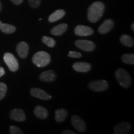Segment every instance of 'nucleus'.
Masks as SVG:
<instances>
[{
	"mask_svg": "<svg viewBox=\"0 0 134 134\" xmlns=\"http://www.w3.org/2000/svg\"><path fill=\"white\" fill-rule=\"evenodd\" d=\"M105 5L101 1H96L90 6L88 10V19L91 23L98 21L104 13Z\"/></svg>",
	"mask_w": 134,
	"mask_h": 134,
	"instance_id": "1",
	"label": "nucleus"
},
{
	"mask_svg": "<svg viewBox=\"0 0 134 134\" xmlns=\"http://www.w3.org/2000/svg\"><path fill=\"white\" fill-rule=\"evenodd\" d=\"M51 61L50 55L44 51H39L35 53L32 57V62L37 67H45Z\"/></svg>",
	"mask_w": 134,
	"mask_h": 134,
	"instance_id": "2",
	"label": "nucleus"
},
{
	"mask_svg": "<svg viewBox=\"0 0 134 134\" xmlns=\"http://www.w3.org/2000/svg\"><path fill=\"white\" fill-rule=\"evenodd\" d=\"M115 77L120 86L124 88H129L131 85L132 79L128 72L124 69L119 68L115 71Z\"/></svg>",
	"mask_w": 134,
	"mask_h": 134,
	"instance_id": "3",
	"label": "nucleus"
},
{
	"mask_svg": "<svg viewBox=\"0 0 134 134\" xmlns=\"http://www.w3.org/2000/svg\"><path fill=\"white\" fill-rule=\"evenodd\" d=\"M3 59H4V62L6 63L10 71L12 72H16L18 71V68H19V63H18L16 58L12 53L6 52L4 55Z\"/></svg>",
	"mask_w": 134,
	"mask_h": 134,
	"instance_id": "4",
	"label": "nucleus"
},
{
	"mask_svg": "<svg viewBox=\"0 0 134 134\" xmlns=\"http://www.w3.org/2000/svg\"><path fill=\"white\" fill-rule=\"evenodd\" d=\"M88 87L93 91L101 92L108 89L109 85L105 80H99L90 82L88 85Z\"/></svg>",
	"mask_w": 134,
	"mask_h": 134,
	"instance_id": "5",
	"label": "nucleus"
},
{
	"mask_svg": "<svg viewBox=\"0 0 134 134\" xmlns=\"http://www.w3.org/2000/svg\"><path fill=\"white\" fill-rule=\"evenodd\" d=\"M75 44L80 49H81L86 52L93 51L95 49V47H96L94 43L92 41H88V40H77V41H75Z\"/></svg>",
	"mask_w": 134,
	"mask_h": 134,
	"instance_id": "6",
	"label": "nucleus"
},
{
	"mask_svg": "<svg viewBox=\"0 0 134 134\" xmlns=\"http://www.w3.org/2000/svg\"><path fill=\"white\" fill-rule=\"evenodd\" d=\"M72 125L79 132L83 133L86 130V125L84 120L78 117V115H73L71 118Z\"/></svg>",
	"mask_w": 134,
	"mask_h": 134,
	"instance_id": "7",
	"label": "nucleus"
},
{
	"mask_svg": "<svg viewBox=\"0 0 134 134\" xmlns=\"http://www.w3.org/2000/svg\"><path fill=\"white\" fill-rule=\"evenodd\" d=\"M131 129L132 125L129 122H122L115 125L113 133L114 134L128 133Z\"/></svg>",
	"mask_w": 134,
	"mask_h": 134,
	"instance_id": "8",
	"label": "nucleus"
},
{
	"mask_svg": "<svg viewBox=\"0 0 134 134\" xmlns=\"http://www.w3.org/2000/svg\"><path fill=\"white\" fill-rule=\"evenodd\" d=\"M94 31L92 28L90 27L78 25L75 29V34L78 36H88L93 34Z\"/></svg>",
	"mask_w": 134,
	"mask_h": 134,
	"instance_id": "9",
	"label": "nucleus"
},
{
	"mask_svg": "<svg viewBox=\"0 0 134 134\" xmlns=\"http://www.w3.org/2000/svg\"><path fill=\"white\" fill-rule=\"evenodd\" d=\"M9 117L12 120L18 122H24L26 119L24 112L21 109H14L11 110Z\"/></svg>",
	"mask_w": 134,
	"mask_h": 134,
	"instance_id": "10",
	"label": "nucleus"
},
{
	"mask_svg": "<svg viewBox=\"0 0 134 134\" xmlns=\"http://www.w3.org/2000/svg\"><path fill=\"white\" fill-rule=\"evenodd\" d=\"M30 93L32 96L42 100H47L52 98V96L47 93L44 90L39 88H32Z\"/></svg>",
	"mask_w": 134,
	"mask_h": 134,
	"instance_id": "11",
	"label": "nucleus"
},
{
	"mask_svg": "<svg viewBox=\"0 0 134 134\" xmlns=\"http://www.w3.org/2000/svg\"><path fill=\"white\" fill-rule=\"evenodd\" d=\"M73 68L75 71L80 73H87L91 69V65L90 63L84 62H78L73 65Z\"/></svg>",
	"mask_w": 134,
	"mask_h": 134,
	"instance_id": "12",
	"label": "nucleus"
},
{
	"mask_svg": "<svg viewBox=\"0 0 134 134\" xmlns=\"http://www.w3.org/2000/svg\"><path fill=\"white\" fill-rule=\"evenodd\" d=\"M29 46L26 42H21L18 44L16 50L18 54L22 58H26L29 53Z\"/></svg>",
	"mask_w": 134,
	"mask_h": 134,
	"instance_id": "13",
	"label": "nucleus"
},
{
	"mask_svg": "<svg viewBox=\"0 0 134 134\" xmlns=\"http://www.w3.org/2000/svg\"><path fill=\"white\" fill-rule=\"evenodd\" d=\"M114 25V21L112 19H108L103 22V23L99 26L98 29V32L102 34L108 33L113 29Z\"/></svg>",
	"mask_w": 134,
	"mask_h": 134,
	"instance_id": "14",
	"label": "nucleus"
},
{
	"mask_svg": "<svg viewBox=\"0 0 134 134\" xmlns=\"http://www.w3.org/2000/svg\"><path fill=\"white\" fill-rule=\"evenodd\" d=\"M39 78L40 80L43 82H52L56 79L57 75L52 70H47L42 72L40 75Z\"/></svg>",
	"mask_w": 134,
	"mask_h": 134,
	"instance_id": "15",
	"label": "nucleus"
},
{
	"mask_svg": "<svg viewBox=\"0 0 134 134\" xmlns=\"http://www.w3.org/2000/svg\"><path fill=\"white\" fill-rule=\"evenodd\" d=\"M34 113L37 118L41 119H45L47 118L48 115V113L47 109L41 105H37L35 108Z\"/></svg>",
	"mask_w": 134,
	"mask_h": 134,
	"instance_id": "16",
	"label": "nucleus"
},
{
	"mask_svg": "<svg viewBox=\"0 0 134 134\" xmlns=\"http://www.w3.org/2000/svg\"><path fill=\"white\" fill-rule=\"evenodd\" d=\"M67 28H68V25L65 23H62L53 27L50 31V32L54 36H61L66 31Z\"/></svg>",
	"mask_w": 134,
	"mask_h": 134,
	"instance_id": "17",
	"label": "nucleus"
},
{
	"mask_svg": "<svg viewBox=\"0 0 134 134\" xmlns=\"http://www.w3.org/2000/svg\"><path fill=\"white\" fill-rule=\"evenodd\" d=\"M65 15V11L63 9H58L53 12L48 18V21L50 23H54L61 19Z\"/></svg>",
	"mask_w": 134,
	"mask_h": 134,
	"instance_id": "18",
	"label": "nucleus"
},
{
	"mask_svg": "<svg viewBox=\"0 0 134 134\" xmlns=\"http://www.w3.org/2000/svg\"><path fill=\"white\" fill-rule=\"evenodd\" d=\"M68 116V112L64 109H59L55 111V120L57 122H62Z\"/></svg>",
	"mask_w": 134,
	"mask_h": 134,
	"instance_id": "19",
	"label": "nucleus"
},
{
	"mask_svg": "<svg viewBox=\"0 0 134 134\" xmlns=\"http://www.w3.org/2000/svg\"><path fill=\"white\" fill-rule=\"evenodd\" d=\"M120 41L122 45L129 47H132L134 45L133 38L127 34L122 35L120 38Z\"/></svg>",
	"mask_w": 134,
	"mask_h": 134,
	"instance_id": "20",
	"label": "nucleus"
},
{
	"mask_svg": "<svg viewBox=\"0 0 134 134\" xmlns=\"http://www.w3.org/2000/svg\"><path fill=\"white\" fill-rule=\"evenodd\" d=\"M0 30L4 34H12L16 31V27L13 25L6 24V23H1V24L0 25Z\"/></svg>",
	"mask_w": 134,
	"mask_h": 134,
	"instance_id": "21",
	"label": "nucleus"
},
{
	"mask_svg": "<svg viewBox=\"0 0 134 134\" xmlns=\"http://www.w3.org/2000/svg\"><path fill=\"white\" fill-rule=\"evenodd\" d=\"M42 42L44 43V44H46L47 46H48V47L50 48L54 47L55 45H56V41H55L53 38L50 37H42Z\"/></svg>",
	"mask_w": 134,
	"mask_h": 134,
	"instance_id": "22",
	"label": "nucleus"
},
{
	"mask_svg": "<svg viewBox=\"0 0 134 134\" xmlns=\"http://www.w3.org/2000/svg\"><path fill=\"white\" fill-rule=\"evenodd\" d=\"M122 60L124 63L126 64H134V55L133 53L124 54L122 56Z\"/></svg>",
	"mask_w": 134,
	"mask_h": 134,
	"instance_id": "23",
	"label": "nucleus"
},
{
	"mask_svg": "<svg viewBox=\"0 0 134 134\" xmlns=\"http://www.w3.org/2000/svg\"><path fill=\"white\" fill-rule=\"evenodd\" d=\"M7 92V86L3 82L0 83V100L4 98Z\"/></svg>",
	"mask_w": 134,
	"mask_h": 134,
	"instance_id": "24",
	"label": "nucleus"
},
{
	"mask_svg": "<svg viewBox=\"0 0 134 134\" xmlns=\"http://www.w3.org/2000/svg\"><path fill=\"white\" fill-rule=\"evenodd\" d=\"M10 130V133L11 134H23V132L22 130L20 129L19 128H18V127L14 126V125H12V126L10 127L9 129Z\"/></svg>",
	"mask_w": 134,
	"mask_h": 134,
	"instance_id": "25",
	"label": "nucleus"
},
{
	"mask_svg": "<svg viewBox=\"0 0 134 134\" xmlns=\"http://www.w3.org/2000/svg\"><path fill=\"white\" fill-rule=\"evenodd\" d=\"M28 1L30 6L33 8H38L41 3V0H28Z\"/></svg>",
	"mask_w": 134,
	"mask_h": 134,
	"instance_id": "26",
	"label": "nucleus"
},
{
	"mask_svg": "<svg viewBox=\"0 0 134 134\" xmlns=\"http://www.w3.org/2000/svg\"><path fill=\"white\" fill-rule=\"evenodd\" d=\"M68 56L70 57H72V58H80L81 57L82 55L81 53L78 52L76 51H70L69 53H68Z\"/></svg>",
	"mask_w": 134,
	"mask_h": 134,
	"instance_id": "27",
	"label": "nucleus"
},
{
	"mask_svg": "<svg viewBox=\"0 0 134 134\" xmlns=\"http://www.w3.org/2000/svg\"><path fill=\"white\" fill-rule=\"evenodd\" d=\"M11 1L15 5H19L23 2V0H11Z\"/></svg>",
	"mask_w": 134,
	"mask_h": 134,
	"instance_id": "28",
	"label": "nucleus"
},
{
	"mask_svg": "<svg viewBox=\"0 0 134 134\" xmlns=\"http://www.w3.org/2000/svg\"><path fill=\"white\" fill-rule=\"evenodd\" d=\"M62 134H76L75 132L72 131V130H63V131L62 132Z\"/></svg>",
	"mask_w": 134,
	"mask_h": 134,
	"instance_id": "29",
	"label": "nucleus"
},
{
	"mask_svg": "<svg viewBox=\"0 0 134 134\" xmlns=\"http://www.w3.org/2000/svg\"><path fill=\"white\" fill-rule=\"evenodd\" d=\"M5 74V70L3 67H0V78Z\"/></svg>",
	"mask_w": 134,
	"mask_h": 134,
	"instance_id": "30",
	"label": "nucleus"
},
{
	"mask_svg": "<svg viewBox=\"0 0 134 134\" xmlns=\"http://www.w3.org/2000/svg\"><path fill=\"white\" fill-rule=\"evenodd\" d=\"M131 28H132V31H134V23H132V24L131 26Z\"/></svg>",
	"mask_w": 134,
	"mask_h": 134,
	"instance_id": "31",
	"label": "nucleus"
},
{
	"mask_svg": "<svg viewBox=\"0 0 134 134\" xmlns=\"http://www.w3.org/2000/svg\"><path fill=\"white\" fill-rule=\"evenodd\" d=\"M1 10H2V4H1V1H0V12L1 11Z\"/></svg>",
	"mask_w": 134,
	"mask_h": 134,
	"instance_id": "32",
	"label": "nucleus"
},
{
	"mask_svg": "<svg viewBox=\"0 0 134 134\" xmlns=\"http://www.w3.org/2000/svg\"><path fill=\"white\" fill-rule=\"evenodd\" d=\"M1 23H2V22H1V21H0V25H1Z\"/></svg>",
	"mask_w": 134,
	"mask_h": 134,
	"instance_id": "33",
	"label": "nucleus"
}]
</instances>
